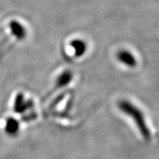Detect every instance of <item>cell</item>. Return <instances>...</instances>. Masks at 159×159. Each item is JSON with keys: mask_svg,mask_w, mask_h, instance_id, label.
I'll return each instance as SVG.
<instances>
[{"mask_svg": "<svg viewBox=\"0 0 159 159\" xmlns=\"http://www.w3.org/2000/svg\"><path fill=\"white\" fill-rule=\"evenodd\" d=\"M117 107L123 114L129 117V119L134 122L142 138L146 141L150 140L152 137L150 128L147 122L146 116L140 108L128 99L119 101Z\"/></svg>", "mask_w": 159, "mask_h": 159, "instance_id": "6da1fadb", "label": "cell"}, {"mask_svg": "<svg viewBox=\"0 0 159 159\" xmlns=\"http://www.w3.org/2000/svg\"><path fill=\"white\" fill-rule=\"evenodd\" d=\"M33 107V101L26 98L25 94L22 93H19L16 94L13 102V110L16 114H25L27 113V111L30 110Z\"/></svg>", "mask_w": 159, "mask_h": 159, "instance_id": "7a4b0ae2", "label": "cell"}, {"mask_svg": "<svg viewBox=\"0 0 159 159\" xmlns=\"http://www.w3.org/2000/svg\"><path fill=\"white\" fill-rule=\"evenodd\" d=\"M116 58L122 64L128 68H135L137 66V60L136 57L126 49H121L117 52Z\"/></svg>", "mask_w": 159, "mask_h": 159, "instance_id": "3957f363", "label": "cell"}, {"mask_svg": "<svg viewBox=\"0 0 159 159\" xmlns=\"http://www.w3.org/2000/svg\"><path fill=\"white\" fill-rule=\"evenodd\" d=\"M9 27L12 34L18 40H23L27 36V30H26L25 26L21 25L16 20L11 21L9 24Z\"/></svg>", "mask_w": 159, "mask_h": 159, "instance_id": "277c9868", "label": "cell"}, {"mask_svg": "<svg viewBox=\"0 0 159 159\" xmlns=\"http://www.w3.org/2000/svg\"><path fill=\"white\" fill-rule=\"evenodd\" d=\"M20 128H21V125H20L19 121L14 117H9L6 120L5 131L8 136H14L19 133Z\"/></svg>", "mask_w": 159, "mask_h": 159, "instance_id": "5b68a950", "label": "cell"}, {"mask_svg": "<svg viewBox=\"0 0 159 159\" xmlns=\"http://www.w3.org/2000/svg\"><path fill=\"white\" fill-rule=\"evenodd\" d=\"M73 73L69 70H65L57 76L55 80V88L57 89L64 88L70 84L73 80Z\"/></svg>", "mask_w": 159, "mask_h": 159, "instance_id": "8992f818", "label": "cell"}, {"mask_svg": "<svg viewBox=\"0 0 159 159\" xmlns=\"http://www.w3.org/2000/svg\"><path fill=\"white\" fill-rule=\"evenodd\" d=\"M71 47L75 51V55L77 57L84 55L87 50V45L84 41L81 39H74L70 42Z\"/></svg>", "mask_w": 159, "mask_h": 159, "instance_id": "52a82bcc", "label": "cell"}]
</instances>
